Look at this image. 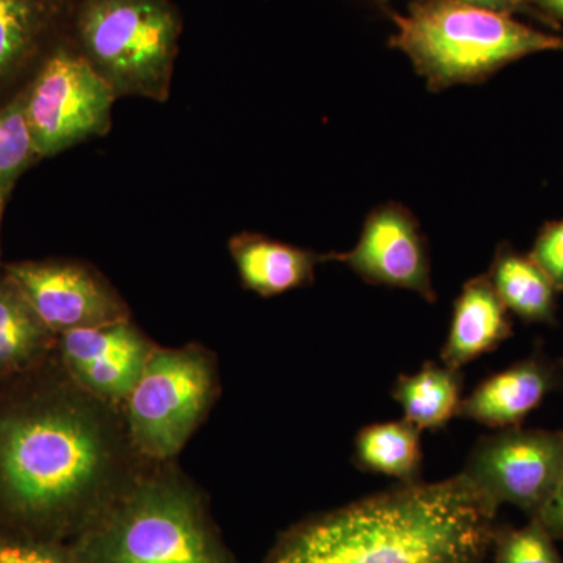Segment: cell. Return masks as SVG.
Masks as SVG:
<instances>
[{
  "label": "cell",
  "mask_w": 563,
  "mask_h": 563,
  "mask_svg": "<svg viewBox=\"0 0 563 563\" xmlns=\"http://www.w3.org/2000/svg\"><path fill=\"white\" fill-rule=\"evenodd\" d=\"M38 158L21 91L0 107V188L14 187L18 177Z\"/></svg>",
  "instance_id": "21"
},
{
  "label": "cell",
  "mask_w": 563,
  "mask_h": 563,
  "mask_svg": "<svg viewBox=\"0 0 563 563\" xmlns=\"http://www.w3.org/2000/svg\"><path fill=\"white\" fill-rule=\"evenodd\" d=\"M57 347L66 373L107 401L129 398L152 354L151 344L128 320L62 333Z\"/></svg>",
  "instance_id": "11"
},
{
  "label": "cell",
  "mask_w": 563,
  "mask_h": 563,
  "mask_svg": "<svg viewBox=\"0 0 563 563\" xmlns=\"http://www.w3.org/2000/svg\"><path fill=\"white\" fill-rule=\"evenodd\" d=\"M7 277L20 288L41 322L55 335L128 320L124 303L84 266L63 262L7 265Z\"/></svg>",
  "instance_id": "10"
},
{
  "label": "cell",
  "mask_w": 563,
  "mask_h": 563,
  "mask_svg": "<svg viewBox=\"0 0 563 563\" xmlns=\"http://www.w3.org/2000/svg\"><path fill=\"white\" fill-rule=\"evenodd\" d=\"M74 44L114 95L168 98L181 21L169 0H79Z\"/></svg>",
  "instance_id": "5"
},
{
  "label": "cell",
  "mask_w": 563,
  "mask_h": 563,
  "mask_svg": "<svg viewBox=\"0 0 563 563\" xmlns=\"http://www.w3.org/2000/svg\"><path fill=\"white\" fill-rule=\"evenodd\" d=\"M231 254L247 290L263 298L312 284L314 268L328 254L302 250L258 233H240L231 240Z\"/></svg>",
  "instance_id": "15"
},
{
  "label": "cell",
  "mask_w": 563,
  "mask_h": 563,
  "mask_svg": "<svg viewBox=\"0 0 563 563\" xmlns=\"http://www.w3.org/2000/svg\"><path fill=\"white\" fill-rule=\"evenodd\" d=\"M539 520L558 542L563 540V472L553 496L539 515Z\"/></svg>",
  "instance_id": "25"
},
{
  "label": "cell",
  "mask_w": 563,
  "mask_h": 563,
  "mask_svg": "<svg viewBox=\"0 0 563 563\" xmlns=\"http://www.w3.org/2000/svg\"><path fill=\"white\" fill-rule=\"evenodd\" d=\"M459 2L470 3V5L483 7V9L501 11V13L512 14V16L528 18L536 24L543 25L550 32L561 33L562 24L551 20L542 13L531 0H459Z\"/></svg>",
  "instance_id": "24"
},
{
  "label": "cell",
  "mask_w": 563,
  "mask_h": 563,
  "mask_svg": "<svg viewBox=\"0 0 563 563\" xmlns=\"http://www.w3.org/2000/svg\"><path fill=\"white\" fill-rule=\"evenodd\" d=\"M542 13L551 20L562 24L563 22V0H531Z\"/></svg>",
  "instance_id": "26"
},
{
  "label": "cell",
  "mask_w": 563,
  "mask_h": 563,
  "mask_svg": "<svg viewBox=\"0 0 563 563\" xmlns=\"http://www.w3.org/2000/svg\"><path fill=\"white\" fill-rule=\"evenodd\" d=\"M512 333V313L504 306L487 274L473 277L465 282L455 299L440 358L451 368L463 369L501 346Z\"/></svg>",
  "instance_id": "13"
},
{
  "label": "cell",
  "mask_w": 563,
  "mask_h": 563,
  "mask_svg": "<svg viewBox=\"0 0 563 563\" xmlns=\"http://www.w3.org/2000/svg\"><path fill=\"white\" fill-rule=\"evenodd\" d=\"M563 472V431L503 429L481 437L462 474L499 510L512 506L539 518Z\"/></svg>",
  "instance_id": "8"
},
{
  "label": "cell",
  "mask_w": 563,
  "mask_h": 563,
  "mask_svg": "<svg viewBox=\"0 0 563 563\" xmlns=\"http://www.w3.org/2000/svg\"><path fill=\"white\" fill-rule=\"evenodd\" d=\"M563 385V365L533 351L523 361L485 377L462 399L457 417L503 431L520 428L526 418Z\"/></svg>",
  "instance_id": "12"
},
{
  "label": "cell",
  "mask_w": 563,
  "mask_h": 563,
  "mask_svg": "<svg viewBox=\"0 0 563 563\" xmlns=\"http://www.w3.org/2000/svg\"><path fill=\"white\" fill-rule=\"evenodd\" d=\"M73 563H233L201 504L174 481H147L88 518Z\"/></svg>",
  "instance_id": "4"
},
{
  "label": "cell",
  "mask_w": 563,
  "mask_h": 563,
  "mask_svg": "<svg viewBox=\"0 0 563 563\" xmlns=\"http://www.w3.org/2000/svg\"><path fill=\"white\" fill-rule=\"evenodd\" d=\"M369 285L417 292L435 302L428 240L413 211L402 203H380L363 222L361 239L346 252H329Z\"/></svg>",
  "instance_id": "9"
},
{
  "label": "cell",
  "mask_w": 563,
  "mask_h": 563,
  "mask_svg": "<svg viewBox=\"0 0 563 563\" xmlns=\"http://www.w3.org/2000/svg\"><path fill=\"white\" fill-rule=\"evenodd\" d=\"M558 540L539 518L523 526L496 525L490 555L493 563H563Z\"/></svg>",
  "instance_id": "20"
},
{
  "label": "cell",
  "mask_w": 563,
  "mask_h": 563,
  "mask_svg": "<svg viewBox=\"0 0 563 563\" xmlns=\"http://www.w3.org/2000/svg\"><path fill=\"white\" fill-rule=\"evenodd\" d=\"M213 391L214 373L203 352L152 351L125 399L133 442L150 457H173L190 439Z\"/></svg>",
  "instance_id": "7"
},
{
  "label": "cell",
  "mask_w": 563,
  "mask_h": 563,
  "mask_svg": "<svg viewBox=\"0 0 563 563\" xmlns=\"http://www.w3.org/2000/svg\"><path fill=\"white\" fill-rule=\"evenodd\" d=\"M0 563H73L55 543L0 532Z\"/></svg>",
  "instance_id": "23"
},
{
  "label": "cell",
  "mask_w": 563,
  "mask_h": 563,
  "mask_svg": "<svg viewBox=\"0 0 563 563\" xmlns=\"http://www.w3.org/2000/svg\"><path fill=\"white\" fill-rule=\"evenodd\" d=\"M57 346V335L41 322L10 277L0 276V380L40 368Z\"/></svg>",
  "instance_id": "17"
},
{
  "label": "cell",
  "mask_w": 563,
  "mask_h": 563,
  "mask_svg": "<svg viewBox=\"0 0 563 563\" xmlns=\"http://www.w3.org/2000/svg\"><path fill=\"white\" fill-rule=\"evenodd\" d=\"M46 363L0 388V532L55 543L84 525L106 481L110 444Z\"/></svg>",
  "instance_id": "1"
},
{
  "label": "cell",
  "mask_w": 563,
  "mask_h": 563,
  "mask_svg": "<svg viewBox=\"0 0 563 563\" xmlns=\"http://www.w3.org/2000/svg\"><path fill=\"white\" fill-rule=\"evenodd\" d=\"M487 276L515 317L528 324H558V288L531 255L498 244Z\"/></svg>",
  "instance_id": "16"
},
{
  "label": "cell",
  "mask_w": 563,
  "mask_h": 563,
  "mask_svg": "<svg viewBox=\"0 0 563 563\" xmlns=\"http://www.w3.org/2000/svg\"><path fill=\"white\" fill-rule=\"evenodd\" d=\"M373 5H376L377 9L383 11V13L387 14V16H390L393 13L391 9V0H372Z\"/></svg>",
  "instance_id": "28"
},
{
  "label": "cell",
  "mask_w": 563,
  "mask_h": 563,
  "mask_svg": "<svg viewBox=\"0 0 563 563\" xmlns=\"http://www.w3.org/2000/svg\"><path fill=\"white\" fill-rule=\"evenodd\" d=\"M11 190H13V187L0 188V225H2L3 211H5L7 202H9ZM0 276H2V273H0Z\"/></svg>",
  "instance_id": "27"
},
{
  "label": "cell",
  "mask_w": 563,
  "mask_h": 563,
  "mask_svg": "<svg viewBox=\"0 0 563 563\" xmlns=\"http://www.w3.org/2000/svg\"><path fill=\"white\" fill-rule=\"evenodd\" d=\"M462 369L440 362H426L413 374H401L391 396L401 406L404 420L420 431L439 432L457 417L462 404Z\"/></svg>",
  "instance_id": "18"
},
{
  "label": "cell",
  "mask_w": 563,
  "mask_h": 563,
  "mask_svg": "<svg viewBox=\"0 0 563 563\" xmlns=\"http://www.w3.org/2000/svg\"><path fill=\"white\" fill-rule=\"evenodd\" d=\"M532 261L553 280L559 292L563 291V218L544 222L537 233L531 251Z\"/></svg>",
  "instance_id": "22"
},
{
  "label": "cell",
  "mask_w": 563,
  "mask_h": 563,
  "mask_svg": "<svg viewBox=\"0 0 563 563\" xmlns=\"http://www.w3.org/2000/svg\"><path fill=\"white\" fill-rule=\"evenodd\" d=\"M352 461L362 472L391 477L401 485L420 484L421 431L404 418L365 426L355 435Z\"/></svg>",
  "instance_id": "19"
},
{
  "label": "cell",
  "mask_w": 563,
  "mask_h": 563,
  "mask_svg": "<svg viewBox=\"0 0 563 563\" xmlns=\"http://www.w3.org/2000/svg\"><path fill=\"white\" fill-rule=\"evenodd\" d=\"M388 46L404 52L431 91L483 84L496 73L544 52H563L561 33L542 31L512 14L459 0H412L393 13Z\"/></svg>",
  "instance_id": "3"
},
{
  "label": "cell",
  "mask_w": 563,
  "mask_h": 563,
  "mask_svg": "<svg viewBox=\"0 0 563 563\" xmlns=\"http://www.w3.org/2000/svg\"><path fill=\"white\" fill-rule=\"evenodd\" d=\"M496 515L462 473L398 484L292 526L262 563H485Z\"/></svg>",
  "instance_id": "2"
},
{
  "label": "cell",
  "mask_w": 563,
  "mask_h": 563,
  "mask_svg": "<svg viewBox=\"0 0 563 563\" xmlns=\"http://www.w3.org/2000/svg\"><path fill=\"white\" fill-rule=\"evenodd\" d=\"M113 88L76 44L57 40L24 90L25 117L38 157H51L109 132Z\"/></svg>",
  "instance_id": "6"
},
{
  "label": "cell",
  "mask_w": 563,
  "mask_h": 563,
  "mask_svg": "<svg viewBox=\"0 0 563 563\" xmlns=\"http://www.w3.org/2000/svg\"><path fill=\"white\" fill-rule=\"evenodd\" d=\"M74 0H0V91L43 60Z\"/></svg>",
  "instance_id": "14"
}]
</instances>
